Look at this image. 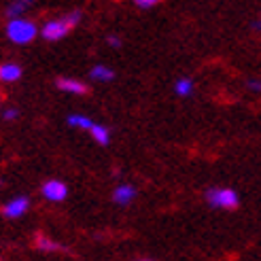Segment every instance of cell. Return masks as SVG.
I'll use <instances>...</instances> for the list:
<instances>
[{
  "instance_id": "6da1fadb",
  "label": "cell",
  "mask_w": 261,
  "mask_h": 261,
  "mask_svg": "<svg viewBox=\"0 0 261 261\" xmlns=\"http://www.w3.org/2000/svg\"><path fill=\"white\" fill-rule=\"evenodd\" d=\"M81 17H83L81 11H72L60 19H49L41 28V34H43L45 41H60V38H64L76 23L81 21Z\"/></svg>"
},
{
  "instance_id": "7a4b0ae2",
  "label": "cell",
  "mask_w": 261,
  "mask_h": 261,
  "mask_svg": "<svg viewBox=\"0 0 261 261\" xmlns=\"http://www.w3.org/2000/svg\"><path fill=\"white\" fill-rule=\"evenodd\" d=\"M36 34H38V28H36V23L30 21V19L19 17V19H11L7 23V36L17 45H25V43L34 41Z\"/></svg>"
},
{
  "instance_id": "3957f363",
  "label": "cell",
  "mask_w": 261,
  "mask_h": 261,
  "mask_svg": "<svg viewBox=\"0 0 261 261\" xmlns=\"http://www.w3.org/2000/svg\"><path fill=\"white\" fill-rule=\"evenodd\" d=\"M206 202L215 208H225V211H231V208H236L240 204L238 193L233 189H208Z\"/></svg>"
},
{
  "instance_id": "277c9868",
  "label": "cell",
  "mask_w": 261,
  "mask_h": 261,
  "mask_svg": "<svg viewBox=\"0 0 261 261\" xmlns=\"http://www.w3.org/2000/svg\"><path fill=\"white\" fill-rule=\"evenodd\" d=\"M41 193L45 195V198L49 200V202H62L64 198L68 195V187L64 185L62 180H47L45 185H43V189H41Z\"/></svg>"
},
{
  "instance_id": "5b68a950",
  "label": "cell",
  "mask_w": 261,
  "mask_h": 261,
  "mask_svg": "<svg viewBox=\"0 0 261 261\" xmlns=\"http://www.w3.org/2000/svg\"><path fill=\"white\" fill-rule=\"evenodd\" d=\"M30 208V200L28 198H15V200H11V202H7L5 206H3V215L7 217V219H17V217H21V215H25V211Z\"/></svg>"
},
{
  "instance_id": "8992f818",
  "label": "cell",
  "mask_w": 261,
  "mask_h": 261,
  "mask_svg": "<svg viewBox=\"0 0 261 261\" xmlns=\"http://www.w3.org/2000/svg\"><path fill=\"white\" fill-rule=\"evenodd\" d=\"M56 87H58L60 91H66V94H76V96L87 94L85 83L76 81V79H68V76H62V79H58V81H56Z\"/></svg>"
},
{
  "instance_id": "52a82bcc",
  "label": "cell",
  "mask_w": 261,
  "mask_h": 261,
  "mask_svg": "<svg viewBox=\"0 0 261 261\" xmlns=\"http://www.w3.org/2000/svg\"><path fill=\"white\" fill-rule=\"evenodd\" d=\"M136 198V189L132 187V185H119L115 189V193H113V200H115V204H119V206H125V204H129Z\"/></svg>"
},
{
  "instance_id": "ba28073f",
  "label": "cell",
  "mask_w": 261,
  "mask_h": 261,
  "mask_svg": "<svg viewBox=\"0 0 261 261\" xmlns=\"http://www.w3.org/2000/svg\"><path fill=\"white\" fill-rule=\"evenodd\" d=\"M19 76H21V68L17 64H3V66H0V81L3 83H13V81H17Z\"/></svg>"
},
{
  "instance_id": "9c48e42d",
  "label": "cell",
  "mask_w": 261,
  "mask_h": 261,
  "mask_svg": "<svg viewBox=\"0 0 261 261\" xmlns=\"http://www.w3.org/2000/svg\"><path fill=\"white\" fill-rule=\"evenodd\" d=\"M89 76H91L94 81H113V79H115V72H113L109 66H104V64H98V66L91 68Z\"/></svg>"
},
{
  "instance_id": "30bf717a",
  "label": "cell",
  "mask_w": 261,
  "mask_h": 261,
  "mask_svg": "<svg viewBox=\"0 0 261 261\" xmlns=\"http://www.w3.org/2000/svg\"><path fill=\"white\" fill-rule=\"evenodd\" d=\"M91 136H94V140L98 142V145H109V140H111V132H109V127L107 125H100V123H94L91 125Z\"/></svg>"
},
{
  "instance_id": "8fae6325",
  "label": "cell",
  "mask_w": 261,
  "mask_h": 261,
  "mask_svg": "<svg viewBox=\"0 0 261 261\" xmlns=\"http://www.w3.org/2000/svg\"><path fill=\"white\" fill-rule=\"evenodd\" d=\"M68 125L72 127H81V129H91V125H94V121L89 119V117L85 115H68Z\"/></svg>"
},
{
  "instance_id": "7c38bea8",
  "label": "cell",
  "mask_w": 261,
  "mask_h": 261,
  "mask_svg": "<svg viewBox=\"0 0 261 261\" xmlns=\"http://www.w3.org/2000/svg\"><path fill=\"white\" fill-rule=\"evenodd\" d=\"M34 242H36V246H38L41 251H58V249H62V246H60L58 242L49 240V238H45V236H36V238H34Z\"/></svg>"
},
{
  "instance_id": "4fadbf2b",
  "label": "cell",
  "mask_w": 261,
  "mask_h": 261,
  "mask_svg": "<svg viewBox=\"0 0 261 261\" xmlns=\"http://www.w3.org/2000/svg\"><path fill=\"white\" fill-rule=\"evenodd\" d=\"M25 7H28L25 3H13V5L7 9V17H9V21H11V19H19V17H21V13L25 11Z\"/></svg>"
},
{
  "instance_id": "5bb4252c",
  "label": "cell",
  "mask_w": 261,
  "mask_h": 261,
  "mask_svg": "<svg viewBox=\"0 0 261 261\" xmlns=\"http://www.w3.org/2000/svg\"><path fill=\"white\" fill-rule=\"evenodd\" d=\"M174 89H176L178 96H189L191 89H193V83H191V79H178L176 85H174Z\"/></svg>"
},
{
  "instance_id": "9a60e30c",
  "label": "cell",
  "mask_w": 261,
  "mask_h": 261,
  "mask_svg": "<svg viewBox=\"0 0 261 261\" xmlns=\"http://www.w3.org/2000/svg\"><path fill=\"white\" fill-rule=\"evenodd\" d=\"M17 117H19V113L15 109H7L3 113V119H7V121H13V119H17Z\"/></svg>"
},
{
  "instance_id": "2e32d148",
  "label": "cell",
  "mask_w": 261,
  "mask_h": 261,
  "mask_svg": "<svg viewBox=\"0 0 261 261\" xmlns=\"http://www.w3.org/2000/svg\"><path fill=\"white\" fill-rule=\"evenodd\" d=\"M155 5H158L155 0H136V7H140V9H151Z\"/></svg>"
},
{
  "instance_id": "e0dca14e",
  "label": "cell",
  "mask_w": 261,
  "mask_h": 261,
  "mask_svg": "<svg viewBox=\"0 0 261 261\" xmlns=\"http://www.w3.org/2000/svg\"><path fill=\"white\" fill-rule=\"evenodd\" d=\"M249 89H253V91H261V81H249Z\"/></svg>"
},
{
  "instance_id": "ac0fdd59",
  "label": "cell",
  "mask_w": 261,
  "mask_h": 261,
  "mask_svg": "<svg viewBox=\"0 0 261 261\" xmlns=\"http://www.w3.org/2000/svg\"><path fill=\"white\" fill-rule=\"evenodd\" d=\"M109 45H111V47H119V45H121V41H119L117 36H109Z\"/></svg>"
},
{
  "instance_id": "d6986e66",
  "label": "cell",
  "mask_w": 261,
  "mask_h": 261,
  "mask_svg": "<svg viewBox=\"0 0 261 261\" xmlns=\"http://www.w3.org/2000/svg\"><path fill=\"white\" fill-rule=\"evenodd\" d=\"M257 28H261V21H257Z\"/></svg>"
},
{
  "instance_id": "ffe728a7",
  "label": "cell",
  "mask_w": 261,
  "mask_h": 261,
  "mask_svg": "<svg viewBox=\"0 0 261 261\" xmlns=\"http://www.w3.org/2000/svg\"><path fill=\"white\" fill-rule=\"evenodd\" d=\"M140 261H151V259H140Z\"/></svg>"
}]
</instances>
